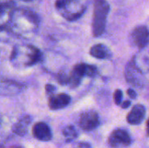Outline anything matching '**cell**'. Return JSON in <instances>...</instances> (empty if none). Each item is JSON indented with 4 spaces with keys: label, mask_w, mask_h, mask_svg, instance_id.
<instances>
[{
    "label": "cell",
    "mask_w": 149,
    "mask_h": 148,
    "mask_svg": "<svg viewBox=\"0 0 149 148\" xmlns=\"http://www.w3.org/2000/svg\"><path fill=\"white\" fill-rule=\"evenodd\" d=\"M38 24L39 17L36 13L26 8H17L5 28L17 34L32 33L38 29Z\"/></svg>",
    "instance_id": "cell-1"
},
{
    "label": "cell",
    "mask_w": 149,
    "mask_h": 148,
    "mask_svg": "<svg viewBox=\"0 0 149 148\" xmlns=\"http://www.w3.org/2000/svg\"><path fill=\"white\" fill-rule=\"evenodd\" d=\"M88 0H56L55 8L67 21L72 22L80 18L86 12Z\"/></svg>",
    "instance_id": "cell-2"
},
{
    "label": "cell",
    "mask_w": 149,
    "mask_h": 148,
    "mask_svg": "<svg viewBox=\"0 0 149 148\" xmlns=\"http://www.w3.org/2000/svg\"><path fill=\"white\" fill-rule=\"evenodd\" d=\"M109 12L110 4L107 0H93V15L92 22L93 37H100L105 32Z\"/></svg>",
    "instance_id": "cell-3"
},
{
    "label": "cell",
    "mask_w": 149,
    "mask_h": 148,
    "mask_svg": "<svg viewBox=\"0 0 149 148\" xmlns=\"http://www.w3.org/2000/svg\"><path fill=\"white\" fill-rule=\"evenodd\" d=\"M132 139L129 133L124 129H115L108 138V145L112 148H124L130 146Z\"/></svg>",
    "instance_id": "cell-4"
},
{
    "label": "cell",
    "mask_w": 149,
    "mask_h": 148,
    "mask_svg": "<svg viewBox=\"0 0 149 148\" xmlns=\"http://www.w3.org/2000/svg\"><path fill=\"white\" fill-rule=\"evenodd\" d=\"M17 49L21 54L24 56L23 58V63L25 66H31L33 65H36L41 59V51L38 48L33 45L18 46L17 47Z\"/></svg>",
    "instance_id": "cell-5"
},
{
    "label": "cell",
    "mask_w": 149,
    "mask_h": 148,
    "mask_svg": "<svg viewBox=\"0 0 149 148\" xmlns=\"http://www.w3.org/2000/svg\"><path fill=\"white\" fill-rule=\"evenodd\" d=\"M100 125L99 114L93 110L81 113L79 120V126L84 131L90 132L96 129Z\"/></svg>",
    "instance_id": "cell-6"
},
{
    "label": "cell",
    "mask_w": 149,
    "mask_h": 148,
    "mask_svg": "<svg viewBox=\"0 0 149 148\" xmlns=\"http://www.w3.org/2000/svg\"><path fill=\"white\" fill-rule=\"evenodd\" d=\"M131 39L139 49L146 48L149 44V29L146 25H139L135 27L131 33Z\"/></svg>",
    "instance_id": "cell-7"
},
{
    "label": "cell",
    "mask_w": 149,
    "mask_h": 148,
    "mask_svg": "<svg viewBox=\"0 0 149 148\" xmlns=\"http://www.w3.org/2000/svg\"><path fill=\"white\" fill-rule=\"evenodd\" d=\"M33 136L40 141H50L52 138L51 128L45 122H38L32 127Z\"/></svg>",
    "instance_id": "cell-8"
},
{
    "label": "cell",
    "mask_w": 149,
    "mask_h": 148,
    "mask_svg": "<svg viewBox=\"0 0 149 148\" xmlns=\"http://www.w3.org/2000/svg\"><path fill=\"white\" fill-rule=\"evenodd\" d=\"M146 116V108L143 105L137 104L135 105L130 113L127 116V120L130 125L137 126L140 125L145 119Z\"/></svg>",
    "instance_id": "cell-9"
},
{
    "label": "cell",
    "mask_w": 149,
    "mask_h": 148,
    "mask_svg": "<svg viewBox=\"0 0 149 148\" xmlns=\"http://www.w3.org/2000/svg\"><path fill=\"white\" fill-rule=\"evenodd\" d=\"M71 102V97L66 93L55 94L49 98L48 106L51 110H59L66 107Z\"/></svg>",
    "instance_id": "cell-10"
},
{
    "label": "cell",
    "mask_w": 149,
    "mask_h": 148,
    "mask_svg": "<svg viewBox=\"0 0 149 148\" xmlns=\"http://www.w3.org/2000/svg\"><path fill=\"white\" fill-rule=\"evenodd\" d=\"M16 3L12 0H6L1 3V28L2 30L8 24L13 11L16 10Z\"/></svg>",
    "instance_id": "cell-11"
},
{
    "label": "cell",
    "mask_w": 149,
    "mask_h": 148,
    "mask_svg": "<svg viewBox=\"0 0 149 148\" xmlns=\"http://www.w3.org/2000/svg\"><path fill=\"white\" fill-rule=\"evenodd\" d=\"M72 72L79 76L80 78H83L85 76L94 77L98 72V69L94 65H87L86 63H79L73 67Z\"/></svg>",
    "instance_id": "cell-12"
},
{
    "label": "cell",
    "mask_w": 149,
    "mask_h": 148,
    "mask_svg": "<svg viewBox=\"0 0 149 148\" xmlns=\"http://www.w3.org/2000/svg\"><path fill=\"white\" fill-rule=\"evenodd\" d=\"M141 71L135 65L134 60L130 63H128L127 69H126V78L127 80L130 83L135 84V85H138L141 84Z\"/></svg>",
    "instance_id": "cell-13"
},
{
    "label": "cell",
    "mask_w": 149,
    "mask_h": 148,
    "mask_svg": "<svg viewBox=\"0 0 149 148\" xmlns=\"http://www.w3.org/2000/svg\"><path fill=\"white\" fill-rule=\"evenodd\" d=\"M89 53L93 58L99 59H107L112 57V52L110 51L109 48L103 44H97L92 46Z\"/></svg>",
    "instance_id": "cell-14"
},
{
    "label": "cell",
    "mask_w": 149,
    "mask_h": 148,
    "mask_svg": "<svg viewBox=\"0 0 149 148\" xmlns=\"http://www.w3.org/2000/svg\"><path fill=\"white\" fill-rule=\"evenodd\" d=\"M31 118L29 115H24L23 116L14 126H13V132L19 135V136H24L28 130L29 125L31 124Z\"/></svg>",
    "instance_id": "cell-15"
},
{
    "label": "cell",
    "mask_w": 149,
    "mask_h": 148,
    "mask_svg": "<svg viewBox=\"0 0 149 148\" xmlns=\"http://www.w3.org/2000/svg\"><path fill=\"white\" fill-rule=\"evenodd\" d=\"M63 136L66 142H71L77 138L78 132L73 126H67L63 130Z\"/></svg>",
    "instance_id": "cell-16"
},
{
    "label": "cell",
    "mask_w": 149,
    "mask_h": 148,
    "mask_svg": "<svg viewBox=\"0 0 149 148\" xmlns=\"http://www.w3.org/2000/svg\"><path fill=\"white\" fill-rule=\"evenodd\" d=\"M57 81L62 85H69V81H70V76L67 75L66 73H65L64 72H59L57 75Z\"/></svg>",
    "instance_id": "cell-17"
},
{
    "label": "cell",
    "mask_w": 149,
    "mask_h": 148,
    "mask_svg": "<svg viewBox=\"0 0 149 148\" xmlns=\"http://www.w3.org/2000/svg\"><path fill=\"white\" fill-rule=\"evenodd\" d=\"M122 98H123V93H122V91L120 90V89H117L114 93H113V100H114V103L117 105V106H121V102H122Z\"/></svg>",
    "instance_id": "cell-18"
},
{
    "label": "cell",
    "mask_w": 149,
    "mask_h": 148,
    "mask_svg": "<svg viewBox=\"0 0 149 148\" xmlns=\"http://www.w3.org/2000/svg\"><path fill=\"white\" fill-rule=\"evenodd\" d=\"M55 91H56V87H55L53 85H52V84H47V85H45V92H46V94L49 95V98L52 97V96H53V95H55V94H54Z\"/></svg>",
    "instance_id": "cell-19"
},
{
    "label": "cell",
    "mask_w": 149,
    "mask_h": 148,
    "mask_svg": "<svg viewBox=\"0 0 149 148\" xmlns=\"http://www.w3.org/2000/svg\"><path fill=\"white\" fill-rule=\"evenodd\" d=\"M127 96H128L130 99H135L137 98V93H136V92H134V91L133 89H131V88L127 89Z\"/></svg>",
    "instance_id": "cell-20"
},
{
    "label": "cell",
    "mask_w": 149,
    "mask_h": 148,
    "mask_svg": "<svg viewBox=\"0 0 149 148\" xmlns=\"http://www.w3.org/2000/svg\"><path fill=\"white\" fill-rule=\"evenodd\" d=\"M131 106V101H129V100H126V101H124L122 104H121V108H123V109H127V108H128L129 106Z\"/></svg>",
    "instance_id": "cell-21"
},
{
    "label": "cell",
    "mask_w": 149,
    "mask_h": 148,
    "mask_svg": "<svg viewBox=\"0 0 149 148\" xmlns=\"http://www.w3.org/2000/svg\"><path fill=\"white\" fill-rule=\"evenodd\" d=\"M78 148H91V146L87 143H79Z\"/></svg>",
    "instance_id": "cell-22"
},
{
    "label": "cell",
    "mask_w": 149,
    "mask_h": 148,
    "mask_svg": "<svg viewBox=\"0 0 149 148\" xmlns=\"http://www.w3.org/2000/svg\"><path fill=\"white\" fill-rule=\"evenodd\" d=\"M147 132H148V133L149 135V120L147 122Z\"/></svg>",
    "instance_id": "cell-23"
},
{
    "label": "cell",
    "mask_w": 149,
    "mask_h": 148,
    "mask_svg": "<svg viewBox=\"0 0 149 148\" xmlns=\"http://www.w3.org/2000/svg\"><path fill=\"white\" fill-rule=\"evenodd\" d=\"M20 1H23V2H31V1H35V0H20Z\"/></svg>",
    "instance_id": "cell-24"
},
{
    "label": "cell",
    "mask_w": 149,
    "mask_h": 148,
    "mask_svg": "<svg viewBox=\"0 0 149 148\" xmlns=\"http://www.w3.org/2000/svg\"><path fill=\"white\" fill-rule=\"evenodd\" d=\"M10 148H22V147H18V146H15V147H11Z\"/></svg>",
    "instance_id": "cell-25"
}]
</instances>
